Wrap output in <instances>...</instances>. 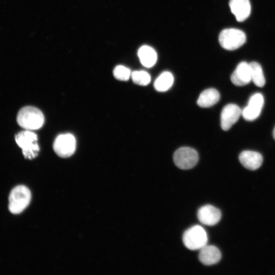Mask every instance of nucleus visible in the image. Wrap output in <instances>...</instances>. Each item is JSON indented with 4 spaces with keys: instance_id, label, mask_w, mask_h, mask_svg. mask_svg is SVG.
<instances>
[{
    "instance_id": "obj_16",
    "label": "nucleus",
    "mask_w": 275,
    "mask_h": 275,
    "mask_svg": "<svg viewBox=\"0 0 275 275\" xmlns=\"http://www.w3.org/2000/svg\"><path fill=\"white\" fill-rule=\"evenodd\" d=\"M138 56L141 64L147 68L152 67L156 63L157 58L155 50L148 45H143L140 48Z\"/></svg>"
},
{
    "instance_id": "obj_1",
    "label": "nucleus",
    "mask_w": 275,
    "mask_h": 275,
    "mask_svg": "<svg viewBox=\"0 0 275 275\" xmlns=\"http://www.w3.org/2000/svg\"><path fill=\"white\" fill-rule=\"evenodd\" d=\"M18 125L26 130H36L41 128L44 122V117L38 108L27 106L22 108L17 116Z\"/></svg>"
},
{
    "instance_id": "obj_18",
    "label": "nucleus",
    "mask_w": 275,
    "mask_h": 275,
    "mask_svg": "<svg viewBox=\"0 0 275 275\" xmlns=\"http://www.w3.org/2000/svg\"><path fill=\"white\" fill-rule=\"evenodd\" d=\"M249 64L251 68L252 80L256 86L263 87L265 83V80L261 65L256 62H252Z\"/></svg>"
},
{
    "instance_id": "obj_17",
    "label": "nucleus",
    "mask_w": 275,
    "mask_h": 275,
    "mask_svg": "<svg viewBox=\"0 0 275 275\" xmlns=\"http://www.w3.org/2000/svg\"><path fill=\"white\" fill-rule=\"evenodd\" d=\"M174 77L172 74L168 71H164L156 79L154 87L159 92H164L168 90L173 85Z\"/></svg>"
},
{
    "instance_id": "obj_4",
    "label": "nucleus",
    "mask_w": 275,
    "mask_h": 275,
    "mask_svg": "<svg viewBox=\"0 0 275 275\" xmlns=\"http://www.w3.org/2000/svg\"><path fill=\"white\" fill-rule=\"evenodd\" d=\"M183 242L189 250H200L207 244L208 237L204 229L199 225L194 226L186 230L183 235Z\"/></svg>"
},
{
    "instance_id": "obj_20",
    "label": "nucleus",
    "mask_w": 275,
    "mask_h": 275,
    "mask_svg": "<svg viewBox=\"0 0 275 275\" xmlns=\"http://www.w3.org/2000/svg\"><path fill=\"white\" fill-rule=\"evenodd\" d=\"M114 77L120 80L126 81L129 79L131 74L129 69L122 65L116 66L113 71Z\"/></svg>"
},
{
    "instance_id": "obj_9",
    "label": "nucleus",
    "mask_w": 275,
    "mask_h": 275,
    "mask_svg": "<svg viewBox=\"0 0 275 275\" xmlns=\"http://www.w3.org/2000/svg\"><path fill=\"white\" fill-rule=\"evenodd\" d=\"M241 109L236 104H228L223 108L221 114V125L225 130H228L238 120Z\"/></svg>"
},
{
    "instance_id": "obj_8",
    "label": "nucleus",
    "mask_w": 275,
    "mask_h": 275,
    "mask_svg": "<svg viewBox=\"0 0 275 275\" xmlns=\"http://www.w3.org/2000/svg\"><path fill=\"white\" fill-rule=\"evenodd\" d=\"M264 104V98L260 93L253 94L249 99L248 105L241 111V115L247 121L256 119L260 115Z\"/></svg>"
},
{
    "instance_id": "obj_21",
    "label": "nucleus",
    "mask_w": 275,
    "mask_h": 275,
    "mask_svg": "<svg viewBox=\"0 0 275 275\" xmlns=\"http://www.w3.org/2000/svg\"><path fill=\"white\" fill-rule=\"evenodd\" d=\"M273 137L274 138V139L275 140V127L273 129Z\"/></svg>"
},
{
    "instance_id": "obj_19",
    "label": "nucleus",
    "mask_w": 275,
    "mask_h": 275,
    "mask_svg": "<svg viewBox=\"0 0 275 275\" xmlns=\"http://www.w3.org/2000/svg\"><path fill=\"white\" fill-rule=\"evenodd\" d=\"M133 82L140 86H146L151 81L149 74L143 70L134 71L131 74Z\"/></svg>"
},
{
    "instance_id": "obj_2",
    "label": "nucleus",
    "mask_w": 275,
    "mask_h": 275,
    "mask_svg": "<svg viewBox=\"0 0 275 275\" xmlns=\"http://www.w3.org/2000/svg\"><path fill=\"white\" fill-rule=\"evenodd\" d=\"M31 193L26 186L20 185L15 187L9 197L8 208L13 214L22 212L30 204Z\"/></svg>"
},
{
    "instance_id": "obj_5",
    "label": "nucleus",
    "mask_w": 275,
    "mask_h": 275,
    "mask_svg": "<svg viewBox=\"0 0 275 275\" xmlns=\"http://www.w3.org/2000/svg\"><path fill=\"white\" fill-rule=\"evenodd\" d=\"M218 41L223 48L233 50L238 48L245 43L246 36L244 33L240 30L226 29L219 33Z\"/></svg>"
},
{
    "instance_id": "obj_7",
    "label": "nucleus",
    "mask_w": 275,
    "mask_h": 275,
    "mask_svg": "<svg viewBox=\"0 0 275 275\" xmlns=\"http://www.w3.org/2000/svg\"><path fill=\"white\" fill-rule=\"evenodd\" d=\"M53 148L60 157L66 158L72 155L76 148V140L70 133L58 135L54 141Z\"/></svg>"
},
{
    "instance_id": "obj_14",
    "label": "nucleus",
    "mask_w": 275,
    "mask_h": 275,
    "mask_svg": "<svg viewBox=\"0 0 275 275\" xmlns=\"http://www.w3.org/2000/svg\"><path fill=\"white\" fill-rule=\"evenodd\" d=\"M221 253L216 246L207 244L200 249V261L204 265H211L218 263L221 259Z\"/></svg>"
},
{
    "instance_id": "obj_12",
    "label": "nucleus",
    "mask_w": 275,
    "mask_h": 275,
    "mask_svg": "<svg viewBox=\"0 0 275 275\" xmlns=\"http://www.w3.org/2000/svg\"><path fill=\"white\" fill-rule=\"evenodd\" d=\"M262 155L256 151L245 150L241 152L239 160L246 169L256 170L259 168L263 162Z\"/></svg>"
},
{
    "instance_id": "obj_15",
    "label": "nucleus",
    "mask_w": 275,
    "mask_h": 275,
    "mask_svg": "<svg viewBox=\"0 0 275 275\" xmlns=\"http://www.w3.org/2000/svg\"><path fill=\"white\" fill-rule=\"evenodd\" d=\"M219 98L220 95L218 91L213 88L207 89L200 94L197 104L201 107H209L216 103Z\"/></svg>"
},
{
    "instance_id": "obj_3",
    "label": "nucleus",
    "mask_w": 275,
    "mask_h": 275,
    "mask_svg": "<svg viewBox=\"0 0 275 275\" xmlns=\"http://www.w3.org/2000/svg\"><path fill=\"white\" fill-rule=\"evenodd\" d=\"M15 139L25 158L32 159L38 155L40 148L36 133L30 130H23L18 133Z\"/></svg>"
},
{
    "instance_id": "obj_10",
    "label": "nucleus",
    "mask_w": 275,
    "mask_h": 275,
    "mask_svg": "<svg viewBox=\"0 0 275 275\" xmlns=\"http://www.w3.org/2000/svg\"><path fill=\"white\" fill-rule=\"evenodd\" d=\"M197 216L199 221L203 224L213 226L220 221L222 214L218 208L210 205H206L199 209Z\"/></svg>"
},
{
    "instance_id": "obj_13",
    "label": "nucleus",
    "mask_w": 275,
    "mask_h": 275,
    "mask_svg": "<svg viewBox=\"0 0 275 275\" xmlns=\"http://www.w3.org/2000/svg\"><path fill=\"white\" fill-rule=\"evenodd\" d=\"M229 6L238 21H244L250 14L251 8L249 0H230Z\"/></svg>"
},
{
    "instance_id": "obj_11",
    "label": "nucleus",
    "mask_w": 275,
    "mask_h": 275,
    "mask_svg": "<svg viewBox=\"0 0 275 275\" xmlns=\"http://www.w3.org/2000/svg\"><path fill=\"white\" fill-rule=\"evenodd\" d=\"M231 80L237 86L248 84L252 80L250 64L246 62L239 63L231 74Z\"/></svg>"
},
{
    "instance_id": "obj_6",
    "label": "nucleus",
    "mask_w": 275,
    "mask_h": 275,
    "mask_svg": "<svg viewBox=\"0 0 275 275\" xmlns=\"http://www.w3.org/2000/svg\"><path fill=\"white\" fill-rule=\"evenodd\" d=\"M173 160L178 168L182 170H187L196 166L199 160V155L194 149L183 147L175 152Z\"/></svg>"
}]
</instances>
